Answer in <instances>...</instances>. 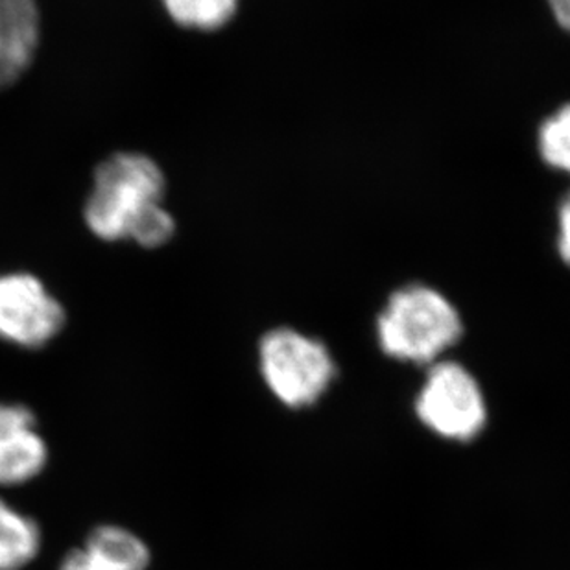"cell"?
<instances>
[{"label":"cell","mask_w":570,"mask_h":570,"mask_svg":"<svg viewBox=\"0 0 570 570\" xmlns=\"http://www.w3.org/2000/svg\"><path fill=\"white\" fill-rule=\"evenodd\" d=\"M165 190V174L151 157L139 151L109 156L95 170L83 209L89 232L106 243L161 248L176 233L174 216L163 205Z\"/></svg>","instance_id":"1"},{"label":"cell","mask_w":570,"mask_h":570,"mask_svg":"<svg viewBox=\"0 0 570 570\" xmlns=\"http://www.w3.org/2000/svg\"><path fill=\"white\" fill-rule=\"evenodd\" d=\"M462 331L456 307L425 285L393 292L377 322L379 344L387 356L431 366L456 344Z\"/></svg>","instance_id":"2"},{"label":"cell","mask_w":570,"mask_h":570,"mask_svg":"<svg viewBox=\"0 0 570 570\" xmlns=\"http://www.w3.org/2000/svg\"><path fill=\"white\" fill-rule=\"evenodd\" d=\"M258 367L272 395L294 410L317 403L336 377V364L327 347L286 327L264 334Z\"/></svg>","instance_id":"3"},{"label":"cell","mask_w":570,"mask_h":570,"mask_svg":"<svg viewBox=\"0 0 570 570\" xmlns=\"http://www.w3.org/2000/svg\"><path fill=\"white\" fill-rule=\"evenodd\" d=\"M415 414L436 436L471 442L488 421L484 390L462 364L434 362L415 397Z\"/></svg>","instance_id":"4"},{"label":"cell","mask_w":570,"mask_h":570,"mask_svg":"<svg viewBox=\"0 0 570 570\" xmlns=\"http://www.w3.org/2000/svg\"><path fill=\"white\" fill-rule=\"evenodd\" d=\"M65 322L63 305L36 275H0V340L41 350L61 333Z\"/></svg>","instance_id":"5"},{"label":"cell","mask_w":570,"mask_h":570,"mask_svg":"<svg viewBox=\"0 0 570 570\" xmlns=\"http://www.w3.org/2000/svg\"><path fill=\"white\" fill-rule=\"evenodd\" d=\"M49 462V446L32 410L0 403V485H24L38 479Z\"/></svg>","instance_id":"6"},{"label":"cell","mask_w":570,"mask_h":570,"mask_svg":"<svg viewBox=\"0 0 570 570\" xmlns=\"http://www.w3.org/2000/svg\"><path fill=\"white\" fill-rule=\"evenodd\" d=\"M41 38L38 0H0V91L32 65Z\"/></svg>","instance_id":"7"},{"label":"cell","mask_w":570,"mask_h":570,"mask_svg":"<svg viewBox=\"0 0 570 570\" xmlns=\"http://www.w3.org/2000/svg\"><path fill=\"white\" fill-rule=\"evenodd\" d=\"M87 556L106 570H146L151 554L148 544L128 528L102 524L87 535Z\"/></svg>","instance_id":"8"},{"label":"cell","mask_w":570,"mask_h":570,"mask_svg":"<svg viewBox=\"0 0 570 570\" xmlns=\"http://www.w3.org/2000/svg\"><path fill=\"white\" fill-rule=\"evenodd\" d=\"M43 533L38 521L0 499V570H22L38 558Z\"/></svg>","instance_id":"9"},{"label":"cell","mask_w":570,"mask_h":570,"mask_svg":"<svg viewBox=\"0 0 570 570\" xmlns=\"http://www.w3.org/2000/svg\"><path fill=\"white\" fill-rule=\"evenodd\" d=\"M163 6L179 27L213 32L232 21L238 0H163Z\"/></svg>","instance_id":"10"},{"label":"cell","mask_w":570,"mask_h":570,"mask_svg":"<svg viewBox=\"0 0 570 570\" xmlns=\"http://www.w3.org/2000/svg\"><path fill=\"white\" fill-rule=\"evenodd\" d=\"M539 150L550 167L570 174V104L544 120L539 131Z\"/></svg>","instance_id":"11"},{"label":"cell","mask_w":570,"mask_h":570,"mask_svg":"<svg viewBox=\"0 0 570 570\" xmlns=\"http://www.w3.org/2000/svg\"><path fill=\"white\" fill-rule=\"evenodd\" d=\"M560 254L570 266V194L560 207Z\"/></svg>","instance_id":"12"},{"label":"cell","mask_w":570,"mask_h":570,"mask_svg":"<svg viewBox=\"0 0 570 570\" xmlns=\"http://www.w3.org/2000/svg\"><path fill=\"white\" fill-rule=\"evenodd\" d=\"M60 570H106L87 556L86 550L76 549L65 556Z\"/></svg>","instance_id":"13"},{"label":"cell","mask_w":570,"mask_h":570,"mask_svg":"<svg viewBox=\"0 0 570 570\" xmlns=\"http://www.w3.org/2000/svg\"><path fill=\"white\" fill-rule=\"evenodd\" d=\"M549 6L558 24L570 32V0H549Z\"/></svg>","instance_id":"14"}]
</instances>
